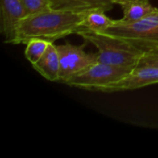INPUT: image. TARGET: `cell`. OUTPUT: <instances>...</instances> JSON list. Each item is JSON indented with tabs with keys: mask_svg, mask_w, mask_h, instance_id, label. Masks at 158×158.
Wrapping results in <instances>:
<instances>
[{
	"mask_svg": "<svg viewBox=\"0 0 158 158\" xmlns=\"http://www.w3.org/2000/svg\"><path fill=\"white\" fill-rule=\"evenodd\" d=\"M0 6V31L5 36V43L11 44L19 23L28 14L20 0H1Z\"/></svg>",
	"mask_w": 158,
	"mask_h": 158,
	"instance_id": "7",
	"label": "cell"
},
{
	"mask_svg": "<svg viewBox=\"0 0 158 158\" xmlns=\"http://www.w3.org/2000/svg\"><path fill=\"white\" fill-rule=\"evenodd\" d=\"M118 5L123 9V18L120 19L126 22L143 19L157 8L153 6L149 0H123Z\"/></svg>",
	"mask_w": 158,
	"mask_h": 158,
	"instance_id": "10",
	"label": "cell"
},
{
	"mask_svg": "<svg viewBox=\"0 0 158 158\" xmlns=\"http://www.w3.org/2000/svg\"><path fill=\"white\" fill-rule=\"evenodd\" d=\"M87 11L50 8L29 15L19 23L11 44H27L31 39H43L54 43L76 33L83 26Z\"/></svg>",
	"mask_w": 158,
	"mask_h": 158,
	"instance_id": "1",
	"label": "cell"
},
{
	"mask_svg": "<svg viewBox=\"0 0 158 158\" xmlns=\"http://www.w3.org/2000/svg\"><path fill=\"white\" fill-rule=\"evenodd\" d=\"M76 34L97 48V61L108 65L135 68L144 51L118 37L102 32H94L84 27L80 28Z\"/></svg>",
	"mask_w": 158,
	"mask_h": 158,
	"instance_id": "2",
	"label": "cell"
},
{
	"mask_svg": "<svg viewBox=\"0 0 158 158\" xmlns=\"http://www.w3.org/2000/svg\"><path fill=\"white\" fill-rule=\"evenodd\" d=\"M52 8L87 11L94 8H102L108 11L116 5L115 0H49Z\"/></svg>",
	"mask_w": 158,
	"mask_h": 158,
	"instance_id": "9",
	"label": "cell"
},
{
	"mask_svg": "<svg viewBox=\"0 0 158 158\" xmlns=\"http://www.w3.org/2000/svg\"><path fill=\"white\" fill-rule=\"evenodd\" d=\"M115 1H116V4L118 5V3H119L120 1H123V0H115Z\"/></svg>",
	"mask_w": 158,
	"mask_h": 158,
	"instance_id": "15",
	"label": "cell"
},
{
	"mask_svg": "<svg viewBox=\"0 0 158 158\" xmlns=\"http://www.w3.org/2000/svg\"><path fill=\"white\" fill-rule=\"evenodd\" d=\"M52 42H48L43 39H31L26 44L25 48V57L31 64L34 65L39 61V59L43 56L44 52L46 51L49 44Z\"/></svg>",
	"mask_w": 158,
	"mask_h": 158,
	"instance_id": "12",
	"label": "cell"
},
{
	"mask_svg": "<svg viewBox=\"0 0 158 158\" xmlns=\"http://www.w3.org/2000/svg\"><path fill=\"white\" fill-rule=\"evenodd\" d=\"M28 16L52 8L49 0H20Z\"/></svg>",
	"mask_w": 158,
	"mask_h": 158,
	"instance_id": "13",
	"label": "cell"
},
{
	"mask_svg": "<svg viewBox=\"0 0 158 158\" xmlns=\"http://www.w3.org/2000/svg\"><path fill=\"white\" fill-rule=\"evenodd\" d=\"M83 46L69 42L56 45L60 61V82L64 83L71 76L97 62V54L85 52Z\"/></svg>",
	"mask_w": 158,
	"mask_h": 158,
	"instance_id": "5",
	"label": "cell"
},
{
	"mask_svg": "<svg viewBox=\"0 0 158 158\" xmlns=\"http://www.w3.org/2000/svg\"><path fill=\"white\" fill-rule=\"evenodd\" d=\"M158 83V68L150 65H137L122 79L99 90L103 93H115L136 90Z\"/></svg>",
	"mask_w": 158,
	"mask_h": 158,
	"instance_id": "6",
	"label": "cell"
},
{
	"mask_svg": "<svg viewBox=\"0 0 158 158\" xmlns=\"http://www.w3.org/2000/svg\"><path fill=\"white\" fill-rule=\"evenodd\" d=\"M102 8L88 10L83 21V26L89 31L94 32H106L113 24L115 19H111Z\"/></svg>",
	"mask_w": 158,
	"mask_h": 158,
	"instance_id": "11",
	"label": "cell"
},
{
	"mask_svg": "<svg viewBox=\"0 0 158 158\" xmlns=\"http://www.w3.org/2000/svg\"><path fill=\"white\" fill-rule=\"evenodd\" d=\"M105 33L127 41L144 52L158 48V7L139 20L126 22L115 19Z\"/></svg>",
	"mask_w": 158,
	"mask_h": 158,
	"instance_id": "3",
	"label": "cell"
},
{
	"mask_svg": "<svg viewBox=\"0 0 158 158\" xmlns=\"http://www.w3.org/2000/svg\"><path fill=\"white\" fill-rule=\"evenodd\" d=\"M138 65H150L158 68V48L146 51Z\"/></svg>",
	"mask_w": 158,
	"mask_h": 158,
	"instance_id": "14",
	"label": "cell"
},
{
	"mask_svg": "<svg viewBox=\"0 0 158 158\" xmlns=\"http://www.w3.org/2000/svg\"><path fill=\"white\" fill-rule=\"evenodd\" d=\"M32 67L44 79L50 81H59L60 61L56 45L50 43L43 56Z\"/></svg>",
	"mask_w": 158,
	"mask_h": 158,
	"instance_id": "8",
	"label": "cell"
},
{
	"mask_svg": "<svg viewBox=\"0 0 158 158\" xmlns=\"http://www.w3.org/2000/svg\"><path fill=\"white\" fill-rule=\"evenodd\" d=\"M134 68L118 67L101 62H95L81 71L68 79L64 83L81 89L98 91L123 77Z\"/></svg>",
	"mask_w": 158,
	"mask_h": 158,
	"instance_id": "4",
	"label": "cell"
}]
</instances>
